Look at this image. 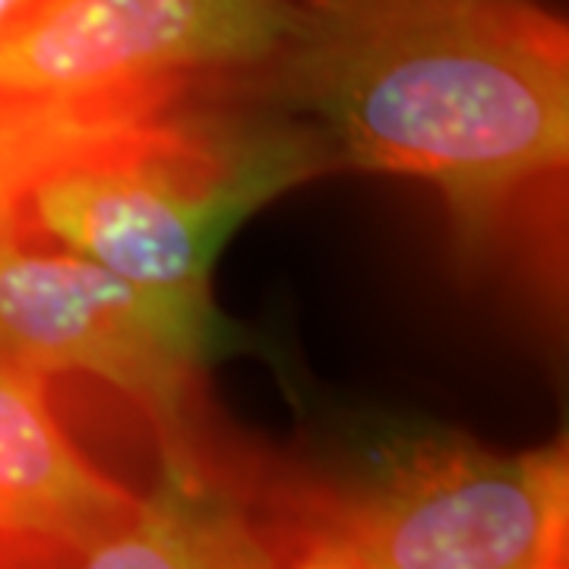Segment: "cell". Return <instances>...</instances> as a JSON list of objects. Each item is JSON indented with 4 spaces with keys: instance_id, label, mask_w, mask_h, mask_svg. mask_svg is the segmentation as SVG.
Returning <instances> with one entry per match:
<instances>
[{
    "instance_id": "6",
    "label": "cell",
    "mask_w": 569,
    "mask_h": 569,
    "mask_svg": "<svg viewBox=\"0 0 569 569\" xmlns=\"http://www.w3.org/2000/svg\"><path fill=\"white\" fill-rule=\"evenodd\" d=\"M137 500L67 440L48 380L0 355V567H82Z\"/></svg>"
},
{
    "instance_id": "4",
    "label": "cell",
    "mask_w": 569,
    "mask_h": 569,
    "mask_svg": "<svg viewBox=\"0 0 569 569\" xmlns=\"http://www.w3.org/2000/svg\"><path fill=\"white\" fill-rule=\"evenodd\" d=\"M20 224H0V355L41 380L82 373L118 389L159 452L203 447V380L241 329L212 298L130 282L63 247L32 250Z\"/></svg>"
},
{
    "instance_id": "3",
    "label": "cell",
    "mask_w": 569,
    "mask_h": 569,
    "mask_svg": "<svg viewBox=\"0 0 569 569\" xmlns=\"http://www.w3.org/2000/svg\"><path fill=\"white\" fill-rule=\"evenodd\" d=\"M329 171L339 164L310 123L222 77L48 174L22 212L130 282L212 298L238 228Z\"/></svg>"
},
{
    "instance_id": "9",
    "label": "cell",
    "mask_w": 569,
    "mask_h": 569,
    "mask_svg": "<svg viewBox=\"0 0 569 569\" xmlns=\"http://www.w3.org/2000/svg\"><path fill=\"white\" fill-rule=\"evenodd\" d=\"M22 3H26V0H0V29H3V26H7L10 20H13V13L20 10Z\"/></svg>"
},
{
    "instance_id": "5",
    "label": "cell",
    "mask_w": 569,
    "mask_h": 569,
    "mask_svg": "<svg viewBox=\"0 0 569 569\" xmlns=\"http://www.w3.org/2000/svg\"><path fill=\"white\" fill-rule=\"evenodd\" d=\"M291 0H26L0 29V92L67 96L260 70Z\"/></svg>"
},
{
    "instance_id": "8",
    "label": "cell",
    "mask_w": 569,
    "mask_h": 569,
    "mask_svg": "<svg viewBox=\"0 0 569 569\" xmlns=\"http://www.w3.org/2000/svg\"><path fill=\"white\" fill-rule=\"evenodd\" d=\"M200 82H140L99 92H0V224L26 216V200L48 174L152 121Z\"/></svg>"
},
{
    "instance_id": "7",
    "label": "cell",
    "mask_w": 569,
    "mask_h": 569,
    "mask_svg": "<svg viewBox=\"0 0 569 569\" xmlns=\"http://www.w3.org/2000/svg\"><path fill=\"white\" fill-rule=\"evenodd\" d=\"M92 569H266L272 557L247 507L234 456L203 443L159 452L133 519L86 557Z\"/></svg>"
},
{
    "instance_id": "2",
    "label": "cell",
    "mask_w": 569,
    "mask_h": 569,
    "mask_svg": "<svg viewBox=\"0 0 569 569\" xmlns=\"http://www.w3.org/2000/svg\"><path fill=\"white\" fill-rule=\"evenodd\" d=\"M282 380L295 433L272 456H234L272 567H567V433L503 452L421 411Z\"/></svg>"
},
{
    "instance_id": "1",
    "label": "cell",
    "mask_w": 569,
    "mask_h": 569,
    "mask_svg": "<svg viewBox=\"0 0 569 569\" xmlns=\"http://www.w3.org/2000/svg\"><path fill=\"white\" fill-rule=\"evenodd\" d=\"M238 80L307 121L339 171L430 183L466 266L569 162V29L545 0H291Z\"/></svg>"
}]
</instances>
